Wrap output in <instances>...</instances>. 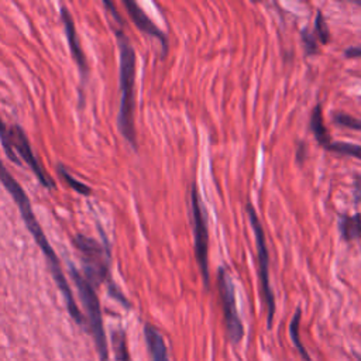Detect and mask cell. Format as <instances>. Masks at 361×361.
I'll list each match as a JSON object with an SVG mask.
<instances>
[{
	"instance_id": "obj_3",
	"label": "cell",
	"mask_w": 361,
	"mask_h": 361,
	"mask_svg": "<svg viewBox=\"0 0 361 361\" xmlns=\"http://www.w3.org/2000/svg\"><path fill=\"white\" fill-rule=\"evenodd\" d=\"M71 275H72V278L76 283V288L79 290V296H80L82 305H83L86 316H87L89 330L93 336L100 361H107V358H109L107 340H106V333H104V327H103L100 303H99V298L94 292V286L92 283H89L86 281V278L82 276L79 274V271L73 267H71Z\"/></svg>"
},
{
	"instance_id": "obj_26",
	"label": "cell",
	"mask_w": 361,
	"mask_h": 361,
	"mask_svg": "<svg viewBox=\"0 0 361 361\" xmlns=\"http://www.w3.org/2000/svg\"><path fill=\"white\" fill-rule=\"evenodd\" d=\"M358 360H360V361H361V355H358Z\"/></svg>"
},
{
	"instance_id": "obj_20",
	"label": "cell",
	"mask_w": 361,
	"mask_h": 361,
	"mask_svg": "<svg viewBox=\"0 0 361 361\" xmlns=\"http://www.w3.org/2000/svg\"><path fill=\"white\" fill-rule=\"evenodd\" d=\"M314 32L317 35V38L320 39L322 44H327L330 39V32L324 20V16L322 14V11H317L316 14V23H314Z\"/></svg>"
},
{
	"instance_id": "obj_10",
	"label": "cell",
	"mask_w": 361,
	"mask_h": 361,
	"mask_svg": "<svg viewBox=\"0 0 361 361\" xmlns=\"http://www.w3.org/2000/svg\"><path fill=\"white\" fill-rule=\"evenodd\" d=\"M62 21H63V27H65V31H66V38H68V42H69L71 52H72L76 63L79 65V69H80L82 75L85 76L86 72H87V62H86L85 54L80 48V42H79V38L76 35V30H75V24H73V20L71 17V13L65 7H62Z\"/></svg>"
},
{
	"instance_id": "obj_11",
	"label": "cell",
	"mask_w": 361,
	"mask_h": 361,
	"mask_svg": "<svg viewBox=\"0 0 361 361\" xmlns=\"http://www.w3.org/2000/svg\"><path fill=\"white\" fill-rule=\"evenodd\" d=\"M144 336L151 354V361H169L166 344L161 333L151 324L144 326Z\"/></svg>"
},
{
	"instance_id": "obj_14",
	"label": "cell",
	"mask_w": 361,
	"mask_h": 361,
	"mask_svg": "<svg viewBox=\"0 0 361 361\" xmlns=\"http://www.w3.org/2000/svg\"><path fill=\"white\" fill-rule=\"evenodd\" d=\"M300 317H302V310L298 307L292 320H290V324H289V334H290V338L296 347V350L299 351V355L302 357L303 361H312L309 353L306 351L302 340H300V334H299V326H300Z\"/></svg>"
},
{
	"instance_id": "obj_5",
	"label": "cell",
	"mask_w": 361,
	"mask_h": 361,
	"mask_svg": "<svg viewBox=\"0 0 361 361\" xmlns=\"http://www.w3.org/2000/svg\"><path fill=\"white\" fill-rule=\"evenodd\" d=\"M217 285H219V296H220V302H221V307H223L227 337L233 344H238L244 336V327H243V322L238 316V310H237L234 285H233V281L224 267L219 268Z\"/></svg>"
},
{
	"instance_id": "obj_15",
	"label": "cell",
	"mask_w": 361,
	"mask_h": 361,
	"mask_svg": "<svg viewBox=\"0 0 361 361\" xmlns=\"http://www.w3.org/2000/svg\"><path fill=\"white\" fill-rule=\"evenodd\" d=\"M111 344H113L114 361H133L131 357H130L126 334H124V331L121 329L113 331V334H111Z\"/></svg>"
},
{
	"instance_id": "obj_1",
	"label": "cell",
	"mask_w": 361,
	"mask_h": 361,
	"mask_svg": "<svg viewBox=\"0 0 361 361\" xmlns=\"http://www.w3.org/2000/svg\"><path fill=\"white\" fill-rule=\"evenodd\" d=\"M0 182L4 185V188L8 190V193L13 196V199L16 200L18 209H20V213L27 224V228L30 230V233L32 234L34 240L37 241V244L39 245V248L42 250L44 255L47 257L48 259V264L51 267V272H52V276L58 285V288L61 289L63 298H65V302H66V307H68V312L69 314L72 316V319L83 326L85 324V317L83 314L80 313L75 299H73V295H72V290L66 282V278L63 276V272H62V268L59 265V261H58V257L56 254L54 252L51 244L48 243L45 234L42 233V228L37 220V217L34 216V212L31 209V203L25 195V192L23 190V188L20 186V183L11 176V173L7 171V168L4 166V164L0 161Z\"/></svg>"
},
{
	"instance_id": "obj_6",
	"label": "cell",
	"mask_w": 361,
	"mask_h": 361,
	"mask_svg": "<svg viewBox=\"0 0 361 361\" xmlns=\"http://www.w3.org/2000/svg\"><path fill=\"white\" fill-rule=\"evenodd\" d=\"M190 203H192V217H193V231H195V257L200 268L203 281L209 288L210 275H209V233L206 226V217L202 207V200L197 192V188L192 185L190 190Z\"/></svg>"
},
{
	"instance_id": "obj_21",
	"label": "cell",
	"mask_w": 361,
	"mask_h": 361,
	"mask_svg": "<svg viewBox=\"0 0 361 361\" xmlns=\"http://www.w3.org/2000/svg\"><path fill=\"white\" fill-rule=\"evenodd\" d=\"M302 41L305 42V47H306L307 54H314V52H317V44H316V41H314L313 34H309L306 30H303V32H302Z\"/></svg>"
},
{
	"instance_id": "obj_23",
	"label": "cell",
	"mask_w": 361,
	"mask_h": 361,
	"mask_svg": "<svg viewBox=\"0 0 361 361\" xmlns=\"http://www.w3.org/2000/svg\"><path fill=\"white\" fill-rule=\"evenodd\" d=\"M347 58H361V47H350L344 51Z\"/></svg>"
},
{
	"instance_id": "obj_19",
	"label": "cell",
	"mask_w": 361,
	"mask_h": 361,
	"mask_svg": "<svg viewBox=\"0 0 361 361\" xmlns=\"http://www.w3.org/2000/svg\"><path fill=\"white\" fill-rule=\"evenodd\" d=\"M0 140H1L3 149H4V152L7 154V157H8L13 162L20 164V161H18V158H17V154L14 152V149H13V147H11V141H10L8 130L6 128V126H4V123H3V120H1V118H0Z\"/></svg>"
},
{
	"instance_id": "obj_18",
	"label": "cell",
	"mask_w": 361,
	"mask_h": 361,
	"mask_svg": "<svg viewBox=\"0 0 361 361\" xmlns=\"http://www.w3.org/2000/svg\"><path fill=\"white\" fill-rule=\"evenodd\" d=\"M58 172H59V175L65 179V182H66L73 190H76L78 193H82V195H90V193H92L90 188H87L86 185L80 183V182L76 180L75 178H72V175H71L62 165H58Z\"/></svg>"
},
{
	"instance_id": "obj_17",
	"label": "cell",
	"mask_w": 361,
	"mask_h": 361,
	"mask_svg": "<svg viewBox=\"0 0 361 361\" xmlns=\"http://www.w3.org/2000/svg\"><path fill=\"white\" fill-rule=\"evenodd\" d=\"M333 121H334V124H337L340 127H345V128L361 131V118L353 117V116H350L347 113L336 111L333 114Z\"/></svg>"
},
{
	"instance_id": "obj_16",
	"label": "cell",
	"mask_w": 361,
	"mask_h": 361,
	"mask_svg": "<svg viewBox=\"0 0 361 361\" xmlns=\"http://www.w3.org/2000/svg\"><path fill=\"white\" fill-rule=\"evenodd\" d=\"M327 151L340 154V155H347V157H354L361 159V145L353 144V142H343V141H330L323 147Z\"/></svg>"
},
{
	"instance_id": "obj_25",
	"label": "cell",
	"mask_w": 361,
	"mask_h": 361,
	"mask_svg": "<svg viewBox=\"0 0 361 361\" xmlns=\"http://www.w3.org/2000/svg\"><path fill=\"white\" fill-rule=\"evenodd\" d=\"M357 6H361V0H357V1H354Z\"/></svg>"
},
{
	"instance_id": "obj_8",
	"label": "cell",
	"mask_w": 361,
	"mask_h": 361,
	"mask_svg": "<svg viewBox=\"0 0 361 361\" xmlns=\"http://www.w3.org/2000/svg\"><path fill=\"white\" fill-rule=\"evenodd\" d=\"M8 134H10V141H11V147L14 149V152L17 151L21 158L25 161V164L31 168V171L35 173V176L38 178V180L48 189H54L55 188V183L54 180L51 179V176H48L45 173V171L41 168V165L38 164V161L35 159L32 151H31V147H30V142L24 134V131L18 127V126H14L11 128H8Z\"/></svg>"
},
{
	"instance_id": "obj_2",
	"label": "cell",
	"mask_w": 361,
	"mask_h": 361,
	"mask_svg": "<svg viewBox=\"0 0 361 361\" xmlns=\"http://www.w3.org/2000/svg\"><path fill=\"white\" fill-rule=\"evenodd\" d=\"M120 49V110L118 128L123 137L137 148L134 126V83H135V52L127 35L117 30Z\"/></svg>"
},
{
	"instance_id": "obj_7",
	"label": "cell",
	"mask_w": 361,
	"mask_h": 361,
	"mask_svg": "<svg viewBox=\"0 0 361 361\" xmlns=\"http://www.w3.org/2000/svg\"><path fill=\"white\" fill-rule=\"evenodd\" d=\"M75 244L83 255V268L86 281L93 286L103 282L109 274L107 257H104L103 247L93 238H87L82 234L75 237Z\"/></svg>"
},
{
	"instance_id": "obj_13",
	"label": "cell",
	"mask_w": 361,
	"mask_h": 361,
	"mask_svg": "<svg viewBox=\"0 0 361 361\" xmlns=\"http://www.w3.org/2000/svg\"><path fill=\"white\" fill-rule=\"evenodd\" d=\"M310 130L312 133L314 134L317 142L324 147L326 144H329L331 140H330V135L327 133V128L324 126V120H323V113H322V106L320 104H316L313 111H312V116H310Z\"/></svg>"
},
{
	"instance_id": "obj_24",
	"label": "cell",
	"mask_w": 361,
	"mask_h": 361,
	"mask_svg": "<svg viewBox=\"0 0 361 361\" xmlns=\"http://www.w3.org/2000/svg\"><path fill=\"white\" fill-rule=\"evenodd\" d=\"M305 158H306V147H305V144L302 142L300 147L298 148V161H299V162H303Z\"/></svg>"
},
{
	"instance_id": "obj_12",
	"label": "cell",
	"mask_w": 361,
	"mask_h": 361,
	"mask_svg": "<svg viewBox=\"0 0 361 361\" xmlns=\"http://www.w3.org/2000/svg\"><path fill=\"white\" fill-rule=\"evenodd\" d=\"M338 228L344 241L361 240V214H341Z\"/></svg>"
},
{
	"instance_id": "obj_9",
	"label": "cell",
	"mask_w": 361,
	"mask_h": 361,
	"mask_svg": "<svg viewBox=\"0 0 361 361\" xmlns=\"http://www.w3.org/2000/svg\"><path fill=\"white\" fill-rule=\"evenodd\" d=\"M124 6L127 8L128 16L131 17L133 23L145 34L157 38L161 41L162 48H164V54H166L168 49V39L166 35L154 24V21L144 13V10L133 0H124Z\"/></svg>"
},
{
	"instance_id": "obj_22",
	"label": "cell",
	"mask_w": 361,
	"mask_h": 361,
	"mask_svg": "<svg viewBox=\"0 0 361 361\" xmlns=\"http://www.w3.org/2000/svg\"><path fill=\"white\" fill-rule=\"evenodd\" d=\"M354 199L357 203H361V175L354 178Z\"/></svg>"
},
{
	"instance_id": "obj_4",
	"label": "cell",
	"mask_w": 361,
	"mask_h": 361,
	"mask_svg": "<svg viewBox=\"0 0 361 361\" xmlns=\"http://www.w3.org/2000/svg\"><path fill=\"white\" fill-rule=\"evenodd\" d=\"M247 213L250 217V221L252 224L254 235H255V244H257V257H258V274L261 279V288H262V296L265 302L267 309V322L268 327L272 326L274 314H275V299L274 293L269 285V257H268V248H267V240H265V231L261 226V221L257 216V212L251 203H247Z\"/></svg>"
}]
</instances>
